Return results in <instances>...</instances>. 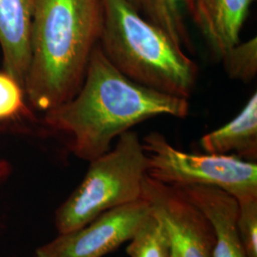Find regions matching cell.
<instances>
[{
    "mask_svg": "<svg viewBox=\"0 0 257 257\" xmlns=\"http://www.w3.org/2000/svg\"><path fill=\"white\" fill-rule=\"evenodd\" d=\"M188 99L134 82L113 67L97 44L82 85L71 99L45 112L50 128L70 138L75 156L92 161L134 126L159 115L185 118Z\"/></svg>",
    "mask_w": 257,
    "mask_h": 257,
    "instance_id": "1",
    "label": "cell"
},
{
    "mask_svg": "<svg viewBox=\"0 0 257 257\" xmlns=\"http://www.w3.org/2000/svg\"><path fill=\"white\" fill-rule=\"evenodd\" d=\"M102 0H36L24 90L38 110L71 99L101 37Z\"/></svg>",
    "mask_w": 257,
    "mask_h": 257,
    "instance_id": "2",
    "label": "cell"
},
{
    "mask_svg": "<svg viewBox=\"0 0 257 257\" xmlns=\"http://www.w3.org/2000/svg\"><path fill=\"white\" fill-rule=\"evenodd\" d=\"M98 45L113 67L134 82L188 99L198 74L195 62L128 0H102Z\"/></svg>",
    "mask_w": 257,
    "mask_h": 257,
    "instance_id": "3",
    "label": "cell"
},
{
    "mask_svg": "<svg viewBox=\"0 0 257 257\" xmlns=\"http://www.w3.org/2000/svg\"><path fill=\"white\" fill-rule=\"evenodd\" d=\"M147 172L142 142L130 130L113 149L90 161L82 182L56 211L58 233L79 229L106 211L139 200Z\"/></svg>",
    "mask_w": 257,
    "mask_h": 257,
    "instance_id": "4",
    "label": "cell"
},
{
    "mask_svg": "<svg viewBox=\"0 0 257 257\" xmlns=\"http://www.w3.org/2000/svg\"><path fill=\"white\" fill-rule=\"evenodd\" d=\"M148 158L147 175L175 186H210L237 202L257 198V165L233 155H195L177 150L162 134L153 132L141 141Z\"/></svg>",
    "mask_w": 257,
    "mask_h": 257,
    "instance_id": "5",
    "label": "cell"
},
{
    "mask_svg": "<svg viewBox=\"0 0 257 257\" xmlns=\"http://www.w3.org/2000/svg\"><path fill=\"white\" fill-rule=\"evenodd\" d=\"M141 198L145 199L166 231L170 257H212L215 236L211 222L179 186L146 175Z\"/></svg>",
    "mask_w": 257,
    "mask_h": 257,
    "instance_id": "6",
    "label": "cell"
},
{
    "mask_svg": "<svg viewBox=\"0 0 257 257\" xmlns=\"http://www.w3.org/2000/svg\"><path fill=\"white\" fill-rule=\"evenodd\" d=\"M151 211L143 198L114 208L79 229L59 233L37 248V257L105 256L128 242Z\"/></svg>",
    "mask_w": 257,
    "mask_h": 257,
    "instance_id": "7",
    "label": "cell"
},
{
    "mask_svg": "<svg viewBox=\"0 0 257 257\" xmlns=\"http://www.w3.org/2000/svg\"><path fill=\"white\" fill-rule=\"evenodd\" d=\"M211 222L215 241L212 257H248L239 237L237 200L225 191L210 186H179Z\"/></svg>",
    "mask_w": 257,
    "mask_h": 257,
    "instance_id": "8",
    "label": "cell"
},
{
    "mask_svg": "<svg viewBox=\"0 0 257 257\" xmlns=\"http://www.w3.org/2000/svg\"><path fill=\"white\" fill-rule=\"evenodd\" d=\"M36 0H0V47L5 73L23 87L31 59Z\"/></svg>",
    "mask_w": 257,
    "mask_h": 257,
    "instance_id": "9",
    "label": "cell"
},
{
    "mask_svg": "<svg viewBox=\"0 0 257 257\" xmlns=\"http://www.w3.org/2000/svg\"><path fill=\"white\" fill-rule=\"evenodd\" d=\"M252 0H194L190 16L214 55L222 58L240 42Z\"/></svg>",
    "mask_w": 257,
    "mask_h": 257,
    "instance_id": "10",
    "label": "cell"
},
{
    "mask_svg": "<svg viewBox=\"0 0 257 257\" xmlns=\"http://www.w3.org/2000/svg\"><path fill=\"white\" fill-rule=\"evenodd\" d=\"M205 154L238 156L249 162L257 158V94L253 92L247 104L233 119L203 136L199 141Z\"/></svg>",
    "mask_w": 257,
    "mask_h": 257,
    "instance_id": "11",
    "label": "cell"
},
{
    "mask_svg": "<svg viewBox=\"0 0 257 257\" xmlns=\"http://www.w3.org/2000/svg\"><path fill=\"white\" fill-rule=\"evenodd\" d=\"M194 0H142L140 13L145 19L164 31L181 48H192L185 22V14H191Z\"/></svg>",
    "mask_w": 257,
    "mask_h": 257,
    "instance_id": "12",
    "label": "cell"
},
{
    "mask_svg": "<svg viewBox=\"0 0 257 257\" xmlns=\"http://www.w3.org/2000/svg\"><path fill=\"white\" fill-rule=\"evenodd\" d=\"M130 257H170L169 241L162 223L151 211L128 241Z\"/></svg>",
    "mask_w": 257,
    "mask_h": 257,
    "instance_id": "13",
    "label": "cell"
},
{
    "mask_svg": "<svg viewBox=\"0 0 257 257\" xmlns=\"http://www.w3.org/2000/svg\"><path fill=\"white\" fill-rule=\"evenodd\" d=\"M224 67L231 79L242 82L251 81L257 74V39L238 42L222 57Z\"/></svg>",
    "mask_w": 257,
    "mask_h": 257,
    "instance_id": "14",
    "label": "cell"
},
{
    "mask_svg": "<svg viewBox=\"0 0 257 257\" xmlns=\"http://www.w3.org/2000/svg\"><path fill=\"white\" fill-rule=\"evenodd\" d=\"M238 203L236 227L248 257H257V198Z\"/></svg>",
    "mask_w": 257,
    "mask_h": 257,
    "instance_id": "15",
    "label": "cell"
},
{
    "mask_svg": "<svg viewBox=\"0 0 257 257\" xmlns=\"http://www.w3.org/2000/svg\"><path fill=\"white\" fill-rule=\"evenodd\" d=\"M23 87L7 73H0V120L9 119L25 109Z\"/></svg>",
    "mask_w": 257,
    "mask_h": 257,
    "instance_id": "16",
    "label": "cell"
},
{
    "mask_svg": "<svg viewBox=\"0 0 257 257\" xmlns=\"http://www.w3.org/2000/svg\"><path fill=\"white\" fill-rule=\"evenodd\" d=\"M128 2L136 8V9L138 10L139 12H140V10H141V3H142V0H128Z\"/></svg>",
    "mask_w": 257,
    "mask_h": 257,
    "instance_id": "17",
    "label": "cell"
}]
</instances>
